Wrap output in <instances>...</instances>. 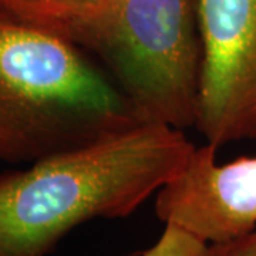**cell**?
<instances>
[{
    "mask_svg": "<svg viewBox=\"0 0 256 256\" xmlns=\"http://www.w3.org/2000/svg\"><path fill=\"white\" fill-rule=\"evenodd\" d=\"M182 130L137 122L0 175V256H48L74 228L130 216L186 164Z\"/></svg>",
    "mask_w": 256,
    "mask_h": 256,
    "instance_id": "6da1fadb",
    "label": "cell"
},
{
    "mask_svg": "<svg viewBox=\"0 0 256 256\" xmlns=\"http://www.w3.org/2000/svg\"><path fill=\"white\" fill-rule=\"evenodd\" d=\"M137 122L87 50L0 13V161L33 164Z\"/></svg>",
    "mask_w": 256,
    "mask_h": 256,
    "instance_id": "7a4b0ae2",
    "label": "cell"
},
{
    "mask_svg": "<svg viewBox=\"0 0 256 256\" xmlns=\"http://www.w3.org/2000/svg\"><path fill=\"white\" fill-rule=\"evenodd\" d=\"M78 46L102 58L138 122L195 126L202 58L195 0H104Z\"/></svg>",
    "mask_w": 256,
    "mask_h": 256,
    "instance_id": "3957f363",
    "label": "cell"
},
{
    "mask_svg": "<svg viewBox=\"0 0 256 256\" xmlns=\"http://www.w3.org/2000/svg\"><path fill=\"white\" fill-rule=\"evenodd\" d=\"M202 58L195 126L206 144L256 142V0H195Z\"/></svg>",
    "mask_w": 256,
    "mask_h": 256,
    "instance_id": "277c9868",
    "label": "cell"
},
{
    "mask_svg": "<svg viewBox=\"0 0 256 256\" xmlns=\"http://www.w3.org/2000/svg\"><path fill=\"white\" fill-rule=\"evenodd\" d=\"M215 146H195L184 168L156 192V214L212 244L256 229V156L220 164Z\"/></svg>",
    "mask_w": 256,
    "mask_h": 256,
    "instance_id": "5b68a950",
    "label": "cell"
},
{
    "mask_svg": "<svg viewBox=\"0 0 256 256\" xmlns=\"http://www.w3.org/2000/svg\"><path fill=\"white\" fill-rule=\"evenodd\" d=\"M104 0H0V13L64 37L78 46L88 22Z\"/></svg>",
    "mask_w": 256,
    "mask_h": 256,
    "instance_id": "8992f818",
    "label": "cell"
},
{
    "mask_svg": "<svg viewBox=\"0 0 256 256\" xmlns=\"http://www.w3.org/2000/svg\"><path fill=\"white\" fill-rule=\"evenodd\" d=\"M164 232L141 256H208L210 244L174 224H164Z\"/></svg>",
    "mask_w": 256,
    "mask_h": 256,
    "instance_id": "52a82bcc",
    "label": "cell"
},
{
    "mask_svg": "<svg viewBox=\"0 0 256 256\" xmlns=\"http://www.w3.org/2000/svg\"><path fill=\"white\" fill-rule=\"evenodd\" d=\"M208 256H256V229L235 238L212 242Z\"/></svg>",
    "mask_w": 256,
    "mask_h": 256,
    "instance_id": "ba28073f",
    "label": "cell"
}]
</instances>
